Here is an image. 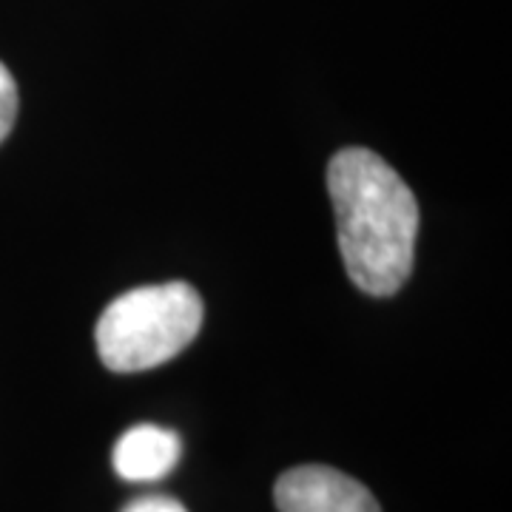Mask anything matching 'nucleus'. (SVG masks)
Segmentation results:
<instances>
[{
  "instance_id": "nucleus-1",
  "label": "nucleus",
  "mask_w": 512,
  "mask_h": 512,
  "mask_svg": "<svg viewBox=\"0 0 512 512\" xmlns=\"http://www.w3.org/2000/svg\"><path fill=\"white\" fill-rule=\"evenodd\" d=\"M339 251L370 296H393L413 271L419 202L410 185L367 148H345L328 165Z\"/></svg>"
},
{
  "instance_id": "nucleus-2",
  "label": "nucleus",
  "mask_w": 512,
  "mask_h": 512,
  "mask_svg": "<svg viewBox=\"0 0 512 512\" xmlns=\"http://www.w3.org/2000/svg\"><path fill=\"white\" fill-rule=\"evenodd\" d=\"M202 299L188 282L146 285L117 296L103 311L94 339L114 373H143L183 353L202 328Z\"/></svg>"
},
{
  "instance_id": "nucleus-3",
  "label": "nucleus",
  "mask_w": 512,
  "mask_h": 512,
  "mask_svg": "<svg viewBox=\"0 0 512 512\" xmlns=\"http://www.w3.org/2000/svg\"><path fill=\"white\" fill-rule=\"evenodd\" d=\"M274 498L279 512H382L365 484L325 464H305L282 473Z\"/></svg>"
},
{
  "instance_id": "nucleus-4",
  "label": "nucleus",
  "mask_w": 512,
  "mask_h": 512,
  "mask_svg": "<svg viewBox=\"0 0 512 512\" xmlns=\"http://www.w3.org/2000/svg\"><path fill=\"white\" fill-rule=\"evenodd\" d=\"M183 456V441L174 430L157 424H137L126 430L111 453L117 476L126 481H160Z\"/></svg>"
},
{
  "instance_id": "nucleus-5",
  "label": "nucleus",
  "mask_w": 512,
  "mask_h": 512,
  "mask_svg": "<svg viewBox=\"0 0 512 512\" xmlns=\"http://www.w3.org/2000/svg\"><path fill=\"white\" fill-rule=\"evenodd\" d=\"M15 117H18V86L12 72L0 63V143L15 126Z\"/></svg>"
},
{
  "instance_id": "nucleus-6",
  "label": "nucleus",
  "mask_w": 512,
  "mask_h": 512,
  "mask_svg": "<svg viewBox=\"0 0 512 512\" xmlns=\"http://www.w3.org/2000/svg\"><path fill=\"white\" fill-rule=\"evenodd\" d=\"M123 512H188L171 495H143V498H134L131 504L123 507Z\"/></svg>"
}]
</instances>
